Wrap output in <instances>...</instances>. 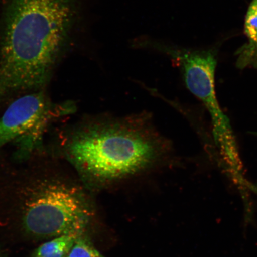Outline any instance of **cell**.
<instances>
[{
  "instance_id": "obj_1",
  "label": "cell",
  "mask_w": 257,
  "mask_h": 257,
  "mask_svg": "<svg viewBox=\"0 0 257 257\" xmlns=\"http://www.w3.org/2000/svg\"><path fill=\"white\" fill-rule=\"evenodd\" d=\"M73 0H10L0 34V108L44 90L68 43Z\"/></svg>"
},
{
  "instance_id": "obj_2",
  "label": "cell",
  "mask_w": 257,
  "mask_h": 257,
  "mask_svg": "<svg viewBox=\"0 0 257 257\" xmlns=\"http://www.w3.org/2000/svg\"><path fill=\"white\" fill-rule=\"evenodd\" d=\"M64 152L80 174L108 181L147 168L157 159L160 149L147 132L111 124L76 131L67 138Z\"/></svg>"
},
{
  "instance_id": "obj_3",
  "label": "cell",
  "mask_w": 257,
  "mask_h": 257,
  "mask_svg": "<svg viewBox=\"0 0 257 257\" xmlns=\"http://www.w3.org/2000/svg\"><path fill=\"white\" fill-rule=\"evenodd\" d=\"M153 48L168 54L182 67L186 86L210 114L215 142L234 181L242 178V165L229 118L218 103L215 87L217 59L213 51H192L154 42Z\"/></svg>"
},
{
  "instance_id": "obj_4",
  "label": "cell",
  "mask_w": 257,
  "mask_h": 257,
  "mask_svg": "<svg viewBox=\"0 0 257 257\" xmlns=\"http://www.w3.org/2000/svg\"><path fill=\"white\" fill-rule=\"evenodd\" d=\"M91 217L89 205L76 189L46 181L37 185L26 204L24 224L38 236L82 235Z\"/></svg>"
},
{
  "instance_id": "obj_5",
  "label": "cell",
  "mask_w": 257,
  "mask_h": 257,
  "mask_svg": "<svg viewBox=\"0 0 257 257\" xmlns=\"http://www.w3.org/2000/svg\"><path fill=\"white\" fill-rule=\"evenodd\" d=\"M45 90L16 98L0 114V149L11 143L18 146V156L27 157L38 149L48 125L63 114Z\"/></svg>"
},
{
  "instance_id": "obj_6",
  "label": "cell",
  "mask_w": 257,
  "mask_h": 257,
  "mask_svg": "<svg viewBox=\"0 0 257 257\" xmlns=\"http://www.w3.org/2000/svg\"><path fill=\"white\" fill-rule=\"evenodd\" d=\"M245 34L248 44L244 45L236 53L237 67L257 68V0H252L247 11L245 21Z\"/></svg>"
},
{
  "instance_id": "obj_7",
  "label": "cell",
  "mask_w": 257,
  "mask_h": 257,
  "mask_svg": "<svg viewBox=\"0 0 257 257\" xmlns=\"http://www.w3.org/2000/svg\"><path fill=\"white\" fill-rule=\"evenodd\" d=\"M80 236L65 234L56 237V238L42 244L35 250L32 257H64Z\"/></svg>"
},
{
  "instance_id": "obj_8",
  "label": "cell",
  "mask_w": 257,
  "mask_h": 257,
  "mask_svg": "<svg viewBox=\"0 0 257 257\" xmlns=\"http://www.w3.org/2000/svg\"><path fill=\"white\" fill-rule=\"evenodd\" d=\"M64 257H105L95 248L90 240L82 235L79 236Z\"/></svg>"
},
{
  "instance_id": "obj_9",
  "label": "cell",
  "mask_w": 257,
  "mask_h": 257,
  "mask_svg": "<svg viewBox=\"0 0 257 257\" xmlns=\"http://www.w3.org/2000/svg\"><path fill=\"white\" fill-rule=\"evenodd\" d=\"M240 185L242 186L244 188H248L249 190L251 191L257 195V185L253 184V183L244 178L240 182Z\"/></svg>"
}]
</instances>
